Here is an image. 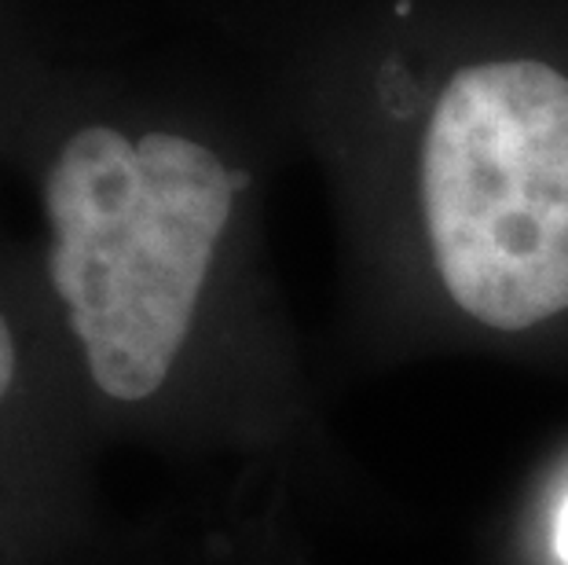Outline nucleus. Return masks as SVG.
I'll use <instances>...</instances> for the list:
<instances>
[{"label":"nucleus","instance_id":"1","mask_svg":"<svg viewBox=\"0 0 568 565\" xmlns=\"http://www.w3.org/2000/svg\"><path fill=\"white\" fill-rule=\"evenodd\" d=\"M286 143L253 70L184 8L162 38L55 16L0 89V170L38 206L95 437H253L275 345L261 206Z\"/></svg>","mask_w":568,"mask_h":565},{"label":"nucleus","instance_id":"2","mask_svg":"<svg viewBox=\"0 0 568 565\" xmlns=\"http://www.w3.org/2000/svg\"><path fill=\"white\" fill-rule=\"evenodd\" d=\"M326 162L371 283L491 339L568 323V0H180Z\"/></svg>","mask_w":568,"mask_h":565},{"label":"nucleus","instance_id":"3","mask_svg":"<svg viewBox=\"0 0 568 565\" xmlns=\"http://www.w3.org/2000/svg\"><path fill=\"white\" fill-rule=\"evenodd\" d=\"M95 430L48 297L38 246L0 218V522L92 544L84 460Z\"/></svg>","mask_w":568,"mask_h":565},{"label":"nucleus","instance_id":"4","mask_svg":"<svg viewBox=\"0 0 568 565\" xmlns=\"http://www.w3.org/2000/svg\"><path fill=\"white\" fill-rule=\"evenodd\" d=\"M52 19L55 11L44 8L41 0H0V89L44 41Z\"/></svg>","mask_w":568,"mask_h":565},{"label":"nucleus","instance_id":"5","mask_svg":"<svg viewBox=\"0 0 568 565\" xmlns=\"http://www.w3.org/2000/svg\"><path fill=\"white\" fill-rule=\"evenodd\" d=\"M84 551L63 547V544H55V539L30 533V528H22V525L0 522V565H78L84 558Z\"/></svg>","mask_w":568,"mask_h":565},{"label":"nucleus","instance_id":"6","mask_svg":"<svg viewBox=\"0 0 568 565\" xmlns=\"http://www.w3.org/2000/svg\"><path fill=\"white\" fill-rule=\"evenodd\" d=\"M561 536H565V555H568V511H565V522H561Z\"/></svg>","mask_w":568,"mask_h":565}]
</instances>
